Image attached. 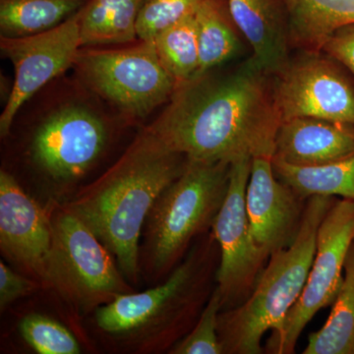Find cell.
Instances as JSON below:
<instances>
[{"label":"cell","instance_id":"cell-11","mask_svg":"<svg viewBox=\"0 0 354 354\" xmlns=\"http://www.w3.org/2000/svg\"><path fill=\"white\" fill-rule=\"evenodd\" d=\"M251 167L250 158L230 165L227 196L212 228L220 247L216 286L221 293V311L245 301L269 261L254 241L249 227L246 189Z\"/></svg>","mask_w":354,"mask_h":354},{"label":"cell","instance_id":"cell-2","mask_svg":"<svg viewBox=\"0 0 354 354\" xmlns=\"http://www.w3.org/2000/svg\"><path fill=\"white\" fill-rule=\"evenodd\" d=\"M187 162V157L167 149L146 127L113 167L67 205L111 251L124 278L133 283L138 279L139 243L149 213Z\"/></svg>","mask_w":354,"mask_h":354},{"label":"cell","instance_id":"cell-26","mask_svg":"<svg viewBox=\"0 0 354 354\" xmlns=\"http://www.w3.org/2000/svg\"><path fill=\"white\" fill-rule=\"evenodd\" d=\"M204 0H147L137 23L139 39H153L158 32L196 12Z\"/></svg>","mask_w":354,"mask_h":354},{"label":"cell","instance_id":"cell-12","mask_svg":"<svg viewBox=\"0 0 354 354\" xmlns=\"http://www.w3.org/2000/svg\"><path fill=\"white\" fill-rule=\"evenodd\" d=\"M80 11L48 31L21 37H0L2 55L10 60L14 82L0 115V134L10 132L21 108L44 86L73 67L80 50Z\"/></svg>","mask_w":354,"mask_h":354},{"label":"cell","instance_id":"cell-17","mask_svg":"<svg viewBox=\"0 0 354 354\" xmlns=\"http://www.w3.org/2000/svg\"><path fill=\"white\" fill-rule=\"evenodd\" d=\"M292 50H320L339 28L354 24V0H283Z\"/></svg>","mask_w":354,"mask_h":354},{"label":"cell","instance_id":"cell-3","mask_svg":"<svg viewBox=\"0 0 354 354\" xmlns=\"http://www.w3.org/2000/svg\"><path fill=\"white\" fill-rule=\"evenodd\" d=\"M218 264L220 247L209 232L200 237L164 283L143 292L118 295L97 307V327L115 337H130L155 326L160 346H174L194 327L215 290L212 285Z\"/></svg>","mask_w":354,"mask_h":354},{"label":"cell","instance_id":"cell-23","mask_svg":"<svg viewBox=\"0 0 354 354\" xmlns=\"http://www.w3.org/2000/svg\"><path fill=\"white\" fill-rule=\"evenodd\" d=\"M153 41L160 64L176 87L197 75L199 44L194 14L158 32Z\"/></svg>","mask_w":354,"mask_h":354},{"label":"cell","instance_id":"cell-14","mask_svg":"<svg viewBox=\"0 0 354 354\" xmlns=\"http://www.w3.org/2000/svg\"><path fill=\"white\" fill-rule=\"evenodd\" d=\"M51 223L7 171H0V247L6 257L48 283Z\"/></svg>","mask_w":354,"mask_h":354},{"label":"cell","instance_id":"cell-21","mask_svg":"<svg viewBox=\"0 0 354 354\" xmlns=\"http://www.w3.org/2000/svg\"><path fill=\"white\" fill-rule=\"evenodd\" d=\"M88 0H0V37L48 31L80 11Z\"/></svg>","mask_w":354,"mask_h":354},{"label":"cell","instance_id":"cell-20","mask_svg":"<svg viewBox=\"0 0 354 354\" xmlns=\"http://www.w3.org/2000/svg\"><path fill=\"white\" fill-rule=\"evenodd\" d=\"M272 171L279 180L302 199L313 196L354 200V153L317 167H297L272 158Z\"/></svg>","mask_w":354,"mask_h":354},{"label":"cell","instance_id":"cell-10","mask_svg":"<svg viewBox=\"0 0 354 354\" xmlns=\"http://www.w3.org/2000/svg\"><path fill=\"white\" fill-rule=\"evenodd\" d=\"M109 125L106 116L82 100H69L50 109L32 133L34 164L57 183L85 176L106 150Z\"/></svg>","mask_w":354,"mask_h":354},{"label":"cell","instance_id":"cell-15","mask_svg":"<svg viewBox=\"0 0 354 354\" xmlns=\"http://www.w3.org/2000/svg\"><path fill=\"white\" fill-rule=\"evenodd\" d=\"M354 153V127L321 118L283 121L272 158L297 167L330 164Z\"/></svg>","mask_w":354,"mask_h":354},{"label":"cell","instance_id":"cell-18","mask_svg":"<svg viewBox=\"0 0 354 354\" xmlns=\"http://www.w3.org/2000/svg\"><path fill=\"white\" fill-rule=\"evenodd\" d=\"M147 0H88L80 10V46L134 43Z\"/></svg>","mask_w":354,"mask_h":354},{"label":"cell","instance_id":"cell-9","mask_svg":"<svg viewBox=\"0 0 354 354\" xmlns=\"http://www.w3.org/2000/svg\"><path fill=\"white\" fill-rule=\"evenodd\" d=\"M271 77L281 122L315 118L354 127V76L323 50H292Z\"/></svg>","mask_w":354,"mask_h":354},{"label":"cell","instance_id":"cell-27","mask_svg":"<svg viewBox=\"0 0 354 354\" xmlns=\"http://www.w3.org/2000/svg\"><path fill=\"white\" fill-rule=\"evenodd\" d=\"M321 50L341 62L354 76V24L335 30Z\"/></svg>","mask_w":354,"mask_h":354},{"label":"cell","instance_id":"cell-22","mask_svg":"<svg viewBox=\"0 0 354 354\" xmlns=\"http://www.w3.org/2000/svg\"><path fill=\"white\" fill-rule=\"evenodd\" d=\"M304 354H354V242L329 318L320 330L309 335Z\"/></svg>","mask_w":354,"mask_h":354},{"label":"cell","instance_id":"cell-16","mask_svg":"<svg viewBox=\"0 0 354 354\" xmlns=\"http://www.w3.org/2000/svg\"><path fill=\"white\" fill-rule=\"evenodd\" d=\"M242 36L250 44L254 62L266 73L274 74L288 59L290 18L283 0H227Z\"/></svg>","mask_w":354,"mask_h":354},{"label":"cell","instance_id":"cell-19","mask_svg":"<svg viewBox=\"0 0 354 354\" xmlns=\"http://www.w3.org/2000/svg\"><path fill=\"white\" fill-rule=\"evenodd\" d=\"M194 15L199 44L197 75L221 67L241 55L242 34L230 14L227 0H204Z\"/></svg>","mask_w":354,"mask_h":354},{"label":"cell","instance_id":"cell-25","mask_svg":"<svg viewBox=\"0 0 354 354\" xmlns=\"http://www.w3.org/2000/svg\"><path fill=\"white\" fill-rule=\"evenodd\" d=\"M223 310L218 288L212 292L194 327L171 348V354H223L218 337V315Z\"/></svg>","mask_w":354,"mask_h":354},{"label":"cell","instance_id":"cell-4","mask_svg":"<svg viewBox=\"0 0 354 354\" xmlns=\"http://www.w3.org/2000/svg\"><path fill=\"white\" fill-rule=\"evenodd\" d=\"M335 200V197L309 198L295 242L270 256L243 304L221 311L218 332L223 354L265 353L263 337L278 329L304 291L315 254L318 228Z\"/></svg>","mask_w":354,"mask_h":354},{"label":"cell","instance_id":"cell-28","mask_svg":"<svg viewBox=\"0 0 354 354\" xmlns=\"http://www.w3.org/2000/svg\"><path fill=\"white\" fill-rule=\"evenodd\" d=\"M36 283L12 271L8 266L0 262V308L2 311L8 305L26 297L36 290Z\"/></svg>","mask_w":354,"mask_h":354},{"label":"cell","instance_id":"cell-5","mask_svg":"<svg viewBox=\"0 0 354 354\" xmlns=\"http://www.w3.org/2000/svg\"><path fill=\"white\" fill-rule=\"evenodd\" d=\"M230 162L188 158L158 196L144 225V266L157 277L180 264L193 241L212 232L230 185Z\"/></svg>","mask_w":354,"mask_h":354},{"label":"cell","instance_id":"cell-24","mask_svg":"<svg viewBox=\"0 0 354 354\" xmlns=\"http://www.w3.org/2000/svg\"><path fill=\"white\" fill-rule=\"evenodd\" d=\"M20 334L39 354H78L81 348L74 335L53 319L29 314L21 320Z\"/></svg>","mask_w":354,"mask_h":354},{"label":"cell","instance_id":"cell-8","mask_svg":"<svg viewBox=\"0 0 354 354\" xmlns=\"http://www.w3.org/2000/svg\"><path fill=\"white\" fill-rule=\"evenodd\" d=\"M353 242L354 200L337 198L318 228L315 254L304 291L283 324L271 332L265 353H295L310 321L320 310L334 304Z\"/></svg>","mask_w":354,"mask_h":354},{"label":"cell","instance_id":"cell-1","mask_svg":"<svg viewBox=\"0 0 354 354\" xmlns=\"http://www.w3.org/2000/svg\"><path fill=\"white\" fill-rule=\"evenodd\" d=\"M281 123L272 77L249 57L177 86L148 128L167 149L191 160L232 164L272 158Z\"/></svg>","mask_w":354,"mask_h":354},{"label":"cell","instance_id":"cell-13","mask_svg":"<svg viewBox=\"0 0 354 354\" xmlns=\"http://www.w3.org/2000/svg\"><path fill=\"white\" fill-rule=\"evenodd\" d=\"M307 200L279 180L272 158H254L246 189V211L254 241L270 258L297 239Z\"/></svg>","mask_w":354,"mask_h":354},{"label":"cell","instance_id":"cell-6","mask_svg":"<svg viewBox=\"0 0 354 354\" xmlns=\"http://www.w3.org/2000/svg\"><path fill=\"white\" fill-rule=\"evenodd\" d=\"M74 69L85 88L131 120L167 104L176 81L160 64L153 39L114 50L81 48Z\"/></svg>","mask_w":354,"mask_h":354},{"label":"cell","instance_id":"cell-7","mask_svg":"<svg viewBox=\"0 0 354 354\" xmlns=\"http://www.w3.org/2000/svg\"><path fill=\"white\" fill-rule=\"evenodd\" d=\"M50 223L48 283L84 309H97L132 292L113 254L78 216L60 209Z\"/></svg>","mask_w":354,"mask_h":354}]
</instances>
